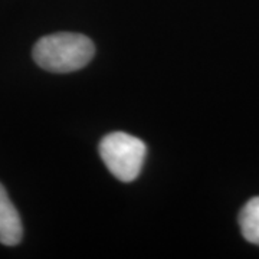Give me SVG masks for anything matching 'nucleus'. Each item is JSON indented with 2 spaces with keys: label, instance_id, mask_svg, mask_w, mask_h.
<instances>
[{
  "label": "nucleus",
  "instance_id": "obj_1",
  "mask_svg": "<svg viewBox=\"0 0 259 259\" xmlns=\"http://www.w3.org/2000/svg\"><path fill=\"white\" fill-rule=\"evenodd\" d=\"M95 45L88 36L72 32H58L40 37L32 55L40 68L55 74H68L91 62Z\"/></svg>",
  "mask_w": 259,
  "mask_h": 259
},
{
  "label": "nucleus",
  "instance_id": "obj_2",
  "mask_svg": "<svg viewBox=\"0 0 259 259\" xmlns=\"http://www.w3.org/2000/svg\"><path fill=\"white\" fill-rule=\"evenodd\" d=\"M147 148L137 137L115 131L107 134L100 143V156L104 164L118 180L130 183L139 177Z\"/></svg>",
  "mask_w": 259,
  "mask_h": 259
},
{
  "label": "nucleus",
  "instance_id": "obj_3",
  "mask_svg": "<svg viewBox=\"0 0 259 259\" xmlns=\"http://www.w3.org/2000/svg\"><path fill=\"white\" fill-rule=\"evenodd\" d=\"M23 228L15 204L9 199L6 189L0 183V243L15 246L22 241Z\"/></svg>",
  "mask_w": 259,
  "mask_h": 259
},
{
  "label": "nucleus",
  "instance_id": "obj_4",
  "mask_svg": "<svg viewBox=\"0 0 259 259\" xmlns=\"http://www.w3.org/2000/svg\"><path fill=\"white\" fill-rule=\"evenodd\" d=\"M239 226L243 238L253 245H259V196L250 199L239 213Z\"/></svg>",
  "mask_w": 259,
  "mask_h": 259
}]
</instances>
